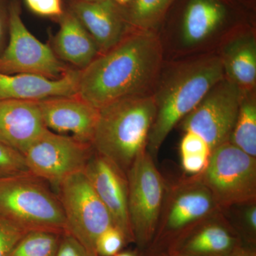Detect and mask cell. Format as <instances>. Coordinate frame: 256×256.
<instances>
[{"label": "cell", "mask_w": 256, "mask_h": 256, "mask_svg": "<svg viewBox=\"0 0 256 256\" xmlns=\"http://www.w3.org/2000/svg\"><path fill=\"white\" fill-rule=\"evenodd\" d=\"M97 196L120 229L128 244L134 242L128 214L127 174L106 156L94 150L84 170Z\"/></svg>", "instance_id": "14"}, {"label": "cell", "mask_w": 256, "mask_h": 256, "mask_svg": "<svg viewBox=\"0 0 256 256\" xmlns=\"http://www.w3.org/2000/svg\"><path fill=\"white\" fill-rule=\"evenodd\" d=\"M229 10L223 0H188L174 28L159 33L164 60L214 52L228 26Z\"/></svg>", "instance_id": "5"}, {"label": "cell", "mask_w": 256, "mask_h": 256, "mask_svg": "<svg viewBox=\"0 0 256 256\" xmlns=\"http://www.w3.org/2000/svg\"><path fill=\"white\" fill-rule=\"evenodd\" d=\"M52 47L40 42L28 31L21 18L18 0L10 5L9 36L0 54V73L28 74L60 78L68 70Z\"/></svg>", "instance_id": "10"}, {"label": "cell", "mask_w": 256, "mask_h": 256, "mask_svg": "<svg viewBox=\"0 0 256 256\" xmlns=\"http://www.w3.org/2000/svg\"><path fill=\"white\" fill-rule=\"evenodd\" d=\"M175 0H132L124 10L131 28L159 32V28Z\"/></svg>", "instance_id": "22"}, {"label": "cell", "mask_w": 256, "mask_h": 256, "mask_svg": "<svg viewBox=\"0 0 256 256\" xmlns=\"http://www.w3.org/2000/svg\"><path fill=\"white\" fill-rule=\"evenodd\" d=\"M47 129L92 144L100 110L78 95L37 101Z\"/></svg>", "instance_id": "15"}, {"label": "cell", "mask_w": 256, "mask_h": 256, "mask_svg": "<svg viewBox=\"0 0 256 256\" xmlns=\"http://www.w3.org/2000/svg\"><path fill=\"white\" fill-rule=\"evenodd\" d=\"M28 232L0 216V256H9L16 242Z\"/></svg>", "instance_id": "28"}, {"label": "cell", "mask_w": 256, "mask_h": 256, "mask_svg": "<svg viewBox=\"0 0 256 256\" xmlns=\"http://www.w3.org/2000/svg\"><path fill=\"white\" fill-rule=\"evenodd\" d=\"M30 172L22 154L0 141V178Z\"/></svg>", "instance_id": "27"}, {"label": "cell", "mask_w": 256, "mask_h": 256, "mask_svg": "<svg viewBox=\"0 0 256 256\" xmlns=\"http://www.w3.org/2000/svg\"><path fill=\"white\" fill-rule=\"evenodd\" d=\"M164 62L159 33L130 28L79 76L77 95L96 108L132 96L152 94Z\"/></svg>", "instance_id": "1"}, {"label": "cell", "mask_w": 256, "mask_h": 256, "mask_svg": "<svg viewBox=\"0 0 256 256\" xmlns=\"http://www.w3.org/2000/svg\"><path fill=\"white\" fill-rule=\"evenodd\" d=\"M60 22L52 46L56 56L78 70L86 68L100 54L95 41L72 11L64 13Z\"/></svg>", "instance_id": "20"}, {"label": "cell", "mask_w": 256, "mask_h": 256, "mask_svg": "<svg viewBox=\"0 0 256 256\" xmlns=\"http://www.w3.org/2000/svg\"><path fill=\"white\" fill-rule=\"evenodd\" d=\"M114 256H139L136 252H120Z\"/></svg>", "instance_id": "33"}, {"label": "cell", "mask_w": 256, "mask_h": 256, "mask_svg": "<svg viewBox=\"0 0 256 256\" xmlns=\"http://www.w3.org/2000/svg\"><path fill=\"white\" fill-rule=\"evenodd\" d=\"M62 234L28 230L16 242L9 256H56Z\"/></svg>", "instance_id": "24"}, {"label": "cell", "mask_w": 256, "mask_h": 256, "mask_svg": "<svg viewBox=\"0 0 256 256\" xmlns=\"http://www.w3.org/2000/svg\"><path fill=\"white\" fill-rule=\"evenodd\" d=\"M70 11L94 38L100 54L117 44L131 28L124 10L114 0L92 2L76 0Z\"/></svg>", "instance_id": "17"}, {"label": "cell", "mask_w": 256, "mask_h": 256, "mask_svg": "<svg viewBox=\"0 0 256 256\" xmlns=\"http://www.w3.org/2000/svg\"><path fill=\"white\" fill-rule=\"evenodd\" d=\"M198 176L220 210L256 201V158L229 141L212 152L208 166Z\"/></svg>", "instance_id": "8"}, {"label": "cell", "mask_w": 256, "mask_h": 256, "mask_svg": "<svg viewBox=\"0 0 256 256\" xmlns=\"http://www.w3.org/2000/svg\"><path fill=\"white\" fill-rule=\"evenodd\" d=\"M229 142L256 158V92H242L238 114Z\"/></svg>", "instance_id": "21"}, {"label": "cell", "mask_w": 256, "mask_h": 256, "mask_svg": "<svg viewBox=\"0 0 256 256\" xmlns=\"http://www.w3.org/2000/svg\"><path fill=\"white\" fill-rule=\"evenodd\" d=\"M128 214L134 242L144 252L156 234L166 191V178L146 151L127 172Z\"/></svg>", "instance_id": "7"}, {"label": "cell", "mask_w": 256, "mask_h": 256, "mask_svg": "<svg viewBox=\"0 0 256 256\" xmlns=\"http://www.w3.org/2000/svg\"><path fill=\"white\" fill-rule=\"evenodd\" d=\"M80 1L88 2H92L100 1V0H80Z\"/></svg>", "instance_id": "35"}, {"label": "cell", "mask_w": 256, "mask_h": 256, "mask_svg": "<svg viewBox=\"0 0 256 256\" xmlns=\"http://www.w3.org/2000/svg\"><path fill=\"white\" fill-rule=\"evenodd\" d=\"M94 150L92 144L47 129L23 156L30 173L57 188L69 176L84 170Z\"/></svg>", "instance_id": "11"}, {"label": "cell", "mask_w": 256, "mask_h": 256, "mask_svg": "<svg viewBox=\"0 0 256 256\" xmlns=\"http://www.w3.org/2000/svg\"><path fill=\"white\" fill-rule=\"evenodd\" d=\"M32 12L47 18H60L64 14L62 0H24Z\"/></svg>", "instance_id": "29"}, {"label": "cell", "mask_w": 256, "mask_h": 256, "mask_svg": "<svg viewBox=\"0 0 256 256\" xmlns=\"http://www.w3.org/2000/svg\"><path fill=\"white\" fill-rule=\"evenodd\" d=\"M220 210L242 242L256 246V201L237 204Z\"/></svg>", "instance_id": "25"}, {"label": "cell", "mask_w": 256, "mask_h": 256, "mask_svg": "<svg viewBox=\"0 0 256 256\" xmlns=\"http://www.w3.org/2000/svg\"><path fill=\"white\" fill-rule=\"evenodd\" d=\"M46 130L37 101H0V141L20 154Z\"/></svg>", "instance_id": "19"}, {"label": "cell", "mask_w": 256, "mask_h": 256, "mask_svg": "<svg viewBox=\"0 0 256 256\" xmlns=\"http://www.w3.org/2000/svg\"><path fill=\"white\" fill-rule=\"evenodd\" d=\"M166 178V191L156 234L144 256L164 250L178 234L207 216L220 210L210 190L198 175L182 174Z\"/></svg>", "instance_id": "6"}, {"label": "cell", "mask_w": 256, "mask_h": 256, "mask_svg": "<svg viewBox=\"0 0 256 256\" xmlns=\"http://www.w3.org/2000/svg\"><path fill=\"white\" fill-rule=\"evenodd\" d=\"M99 110L92 148L127 174L136 159L148 151L156 114L152 94L126 98Z\"/></svg>", "instance_id": "3"}, {"label": "cell", "mask_w": 256, "mask_h": 256, "mask_svg": "<svg viewBox=\"0 0 256 256\" xmlns=\"http://www.w3.org/2000/svg\"><path fill=\"white\" fill-rule=\"evenodd\" d=\"M0 216L26 230L66 232L56 194L30 172L0 178Z\"/></svg>", "instance_id": "4"}, {"label": "cell", "mask_w": 256, "mask_h": 256, "mask_svg": "<svg viewBox=\"0 0 256 256\" xmlns=\"http://www.w3.org/2000/svg\"><path fill=\"white\" fill-rule=\"evenodd\" d=\"M256 246L244 244L228 256H256Z\"/></svg>", "instance_id": "32"}, {"label": "cell", "mask_w": 256, "mask_h": 256, "mask_svg": "<svg viewBox=\"0 0 256 256\" xmlns=\"http://www.w3.org/2000/svg\"><path fill=\"white\" fill-rule=\"evenodd\" d=\"M212 150L206 141L196 133L184 131L180 143L183 174L198 175L208 166Z\"/></svg>", "instance_id": "23"}, {"label": "cell", "mask_w": 256, "mask_h": 256, "mask_svg": "<svg viewBox=\"0 0 256 256\" xmlns=\"http://www.w3.org/2000/svg\"><path fill=\"white\" fill-rule=\"evenodd\" d=\"M56 256H98L92 254L67 232L60 236Z\"/></svg>", "instance_id": "30"}, {"label": "cell", "mask_w": 256, "mask_h": 256, "mask_svg": "<svg viewBox=\"0 0 256 256\" xmlns=\"http://www.w3.org/2000/svg\"><path fill=\"white\" fill-rule=\"evenodd\" d=\"M153 256H168L165 255V254H158V255Z\"/></svg>", "instance_id": "36"}, {"label": "cell", "mask_w": 256, "mask_h": 256, "mask_svg": "<svg viewBox=\"0 0 256 256\" xmlns=\"http://www.w3.org/2000/svg\"><path fill=\"white\" fill-rule=\"evenodd\" d=\"M12 0H0V54L4 50L9 36L10 5Z\"/></svg>", "instance_id": "31"}, {"label": "cell", "mask_w": 256, "mask_h": 256, "mask_svg": "<svg viewBox=\"0 0 256 256\" xmlns=\"http://www.w3.org/2000/svg\"><path fill=\"white\" fill-rule=\"evenodd\" d=\"M224 78L223 66L216 52L164 60L152 94L156 114L148 152L154 160L173 128Z\"/></svg>", "instance_id": "2"}, {"label": "cell", "mask_w": 256, "mask_h": 256, "mask_svg": "<svg viewBox=\"0 0 256 256\" xmlns=\"http://www.w3.org/2000/svg\"><path fill=\"white\" fill-rule=\"evenodd\" d=\"M80 70L69 68L60 78L35 74L0 73V101H40L78 94Z\"/></svg>", "instance_id": "18"}, {"label": "cell", "mask_w": 256, "mask_h": 256, "mask_svg": "<svg viewBox=\"0 0 256 256\" xmlns=\"http://www.w3.org/2000/svg\"><path fill=\"white\" fill-rule=\"evenodd\" d=\"M128 244L124 232L116 226H111L96 240V254L98 256H114Z\"/></svg>", "instance_id": "26"}, {"label": "cell", "mask_w": 256, "mask_h": 256, "mask_svg": "<svg viewBox=\"0 0 256 256\" xmlns=\"http://www.w3.org/2000/svg\"><path fill=\"white\" fill-rule=\"evenodd\" d=\"M56 188L66 222V232L98 256L96 240L104 230L114 225L108 210L82 171L69 176Z\"/></svg>", "instance_id": "9"}, {"label": "cell", "mask_w": 256, "mask_h": 256, "mask_svg": "<svg viewBox=\"0 0 256 256\" xmlns=\"http://www.w3.org/2000/svg\"><path fill=\"white\" fill-rule=\"evenodd\" d=\"M244 244L218 210L178 234L160 254L168 256H228Z\"/></svg>", "instance_id": "13"}, {"label": "cell", "mask_w": 256, "mask_h": 256, "mask_svg": "<svg viewBox=\"0 0 256 256\" xmlns=\"http://www.w3.org/2000/svg\"><path fill=\"white\" fill-rule=\"evenodd\" d=\"M256 30L248 24L242 23L224 37L217 48V54L223 66L225 77L242 92L256 90Z\"/></svg>", "instance_id": "16"}, {"label": "cell", "mask_w": 256, "mask_h": 256, "mask_svg": "<svg viewBox=\"0 0 256 256\" xmlns=\"http://www.w3.org/2000/svg\"><path fill=\"white\" fill-rule=\"evenodd\" d=\"M240 98L242 90L225 77L208 90L178 124L183 132L192 131L203 138L213 152L229 140Z\"/></svg>", "instance_id": "12"}, {"label": "cell", "mask_w": 256, "mask_h": 256, "mask_svg": "<svg viewBox=\"0 0 256 256\" xmlns=\"http://www.w3.org/2000/svg\"><path fill=\"white\" fill-rule=\"evenodd\" d=\"M114 1L116 4L120 5V6H124V5L130 2L132 0H114Z\"/></svg>", "instance_id": "34"}]
</instances>
